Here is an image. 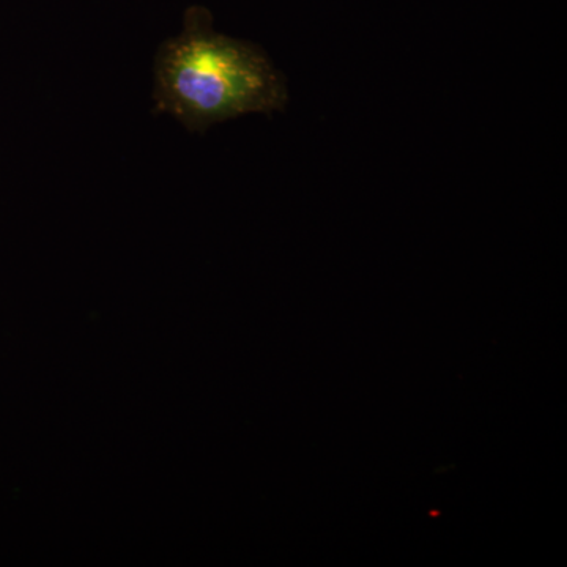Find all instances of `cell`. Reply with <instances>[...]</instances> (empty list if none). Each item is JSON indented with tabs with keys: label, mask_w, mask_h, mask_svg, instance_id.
<instances>
[{
	"label": "cell",
	"mask_w": 567,
	"mask_h": 567,
	"mask_svg": "<svg viewBox=\"0 0 567 567\" xmlns=\"http://www.w3.org/2000/svg\"><path fill=\"white\" fill-rule=\"evenodd\" d=\"M155 102L189 132L248 114H274L289 102L286 80L256 44L213 29L200 7L186 11L183 31L155 61Z\"/></svg>",
	"instance_id": "cell-1"
}]
</instances>
